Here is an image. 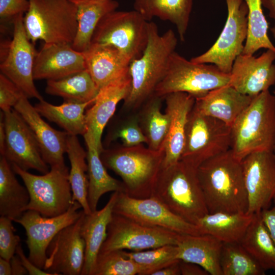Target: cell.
<instances>
[{"label": "cell", "mask_w": 275, "mask_h": 275, "mask_svg": "<svg viewBox=\"0 0 275 275\" xmlns=\"http://www.w3.org/2000/svg\"><path fill=\"white\" fill-rule=\"evenodd\" d=\"M228 16L225 26L214 44L190 61L211 63L222 72L230 74L237 57L242 53L248 34V9L244 0H226Z\"/></svg>", "instance_id": "obj_11"}, {"label": "cell", "mask_w": 275, "mask_h": 275, "mask_svg": "<svg viewBox=\"0 0 275 275\" xmlns=\"http://www.w3.org/2000/svg\"><path fill=\"white\" fill-rule=\"evenodd\" d=\"M273 151L275 153V146H274V149H273Z\"/></svg>", "instance_id": "obj_55"}, {"label": "cell", "mask_w": 275, "mask_h": 275, "mask_svg": "<svg viewBox=\"0 0 275 275\" xmlns=\"http://www.w3.org/2000/svg\"><path fill=\"white\" fill-rule=\"evenodd\" d=\"M86 69L83 52L68 43H45L37 52L34 79L57 80Z\"/></svg>", "instance_id": "obj_21"}, {"label": "cell", "mask_w": 275, "mask_h": 275, "mask_svg": "<svg viewBox=\"0 0 275 275\" xmlns=\"http://www.w3.org/2000/svg\"><path fill=\"white\" fill-rule=\"evenodd\" d=\"M143 268L127 257L123 250L100 252L92 275H142Z\"/></svg>", "instance_id": "obj_41"}, {"label": "cell", "mask_w": 275, "mask_h": 275, "mask_svg": "<svg viewBox=\"0 0 275 275\" xmlns=\"http://www.w3.org/2000/svg\"><path fill=\"white\" fill-rule=\"evenodd\" d=\"M83 53L86 69L99 91L129 73L130 61L112 46L91 43Z\"/></svg>", "instance_id": "obj_24"}, {"label": "cell", "mask_w": 275, "mask_h": 275, "mask_svg": "<svg viewBox=\"0 0 275 275\" xmlns=\"http://www.w3.org/2000/svg\"><path fill=\"white\" fill-rule=\"evenodd\" d=\"M85 214L60 231L50 241L44 270L51 275H81L85 259V242L81 234Z\"/></svg>", "instance_id": "obj_18"}, {"label": "cell", "mask_w": 275, "mask_h": 275, "mask_svg": "<svg viewBox=\"0 0 275 275\" xmlns=\"http://www.w3.org/2000/svg\"><path fill=\"white\" fill-rule=\"evenodd\" d=\"M23 24L29 40L72 44L77 31V8L71 0H29Z\"/></svg>", "instance_id": "obj_6"}, {"label": "cell", "mask_w": 275, "mask_h": 275, "mask_svg": "<svg viewBox=\"0 0 275 275\" xmlns=\"http://www.w3.org/2000/svg\"><path fill=\"white\" fill-rule=\"evenodd\" d=\"M24 14L13 19V34L8 51L0 64L1 73L12 80L28 98L43 99L34 82V65L37 54L23 24Z\"/></svg>", "instance_id": "obj_13"}, {"label": "cell", "mask_w": 275, "mask_h": 275, "mask_svg": "<svg viewBox=\"0 0 275 275\" xmlns=\"http://www.w3.org/2000/svg\"><path fill=\"white\" fill-rule=\"evenodd\" d=\"M197 173L209 213H247L242 161L231 149L203 162Z\"/></svg>", "instance_id": "obj_1"}, {"label": "cell", "mask_w": 275, "mask_h": 275, "mask_svg": "<svg viewBox=\"0 0 275 275\" xmlns=\"http://www.w3.org/2000/svg\"><path fill=\"white\" fill-rule=\"evenodd\" d=\"M149 22L134 9L116 10L101 19L91 43L112 46L131 62L140 58L146 47Z\"/></svg>", "instance_id": "obj_9"}, {"label": "cell", "mask_w": 275, "mask_h": 275, "mask_svg": "<svg viewBox=\"0 0 275 275\" xmlns=\"http://www.w3.org/2000/svg\"><path fill=\"white\" fill-rule=\"evenodd\" d=\"M107 143L120 139L122 146L132 147L143 143L147 144V139L139 124L138 114L133 115L107 136Z\"/></svg>", "instance_id": "obj_42"}, {"label": "cell", "mask_w": 275, "mask_h": 275, "mask_svg": "<svg viewBox=\"0 0 275 275\" xmlns=\"http://www.w3.org/2000/svg\"><path fill=\"white\" fill-rule=\"evenodd\" d=\"M3 112V111H2ZM4 114L6 141L4 154L11 164L21 169H34L43 174L49 171L35 138L24 120L14 108Z\"/></svg>", "instance_id": "obj_16"}, {"label": "cell", "mask_w": 275, "mask_h": 275, "mask_svg": "<svg viewBox=\"0 0 275 275\" xmlns=\"http://www.w3.org/2000/svg\"><path fill=\"white\" fill-rule=\"evenodd\" d=\"M152 197L176 215L194 225L209 213L197 169L182 160L163 167Z\"/></svg>", "instance_id": "obj_4"}, {"label": "cell", "mask_w": 275, "mask_h": 275, "mask_svg": "<svg viewBox=\"0 0 275 275\" xmlns=\"http://www.w3.org/2000/svg\"><path fill=\"white\" fill-rule=\"evenodd\" d=\"M220 264L223 275H264L265 272L239 242L223 243Z\"/></svg>", "instance_id": "obj_39"}, {"label": "cell", "mask_w": 275, "mask_h": 275, "mask_svg": "<svg viewBox=\"0 0 275 275\" xmlns=\"http://www.w3.org/2000/svg\"><path fill=\"white\" fill-rule=\"evenodd\" d=\"M16 254L19 257L23 266L28 271V274L51 275L50 273L36 266L32 261L30 260L29 258H27L25 256L21 244H19L17 246L16 251Z\"/></svg>", "instance_id": "obj_46"}, {"label": "cell", "mask_w": 275, "mask_h": 275, "mask_svg": "<svg viewBox=\"0 0 275 275\" xmlns=\"http://www.w3.org/2000/svg\"><path fill=\"white\" fill-rule=\"evenodd\" d=\"M181 235L113 213L107 227L106 238L99 253L125 249L139 251L167 244L177 245Z\"/></svg>", "instance_id": "obj_12"}, {"label": "cell", "mask_w": 275, "mask_h": 275, "mask_svg": "<svg viewBox=\"0 0 275 275\" xmlns=\"http://www.w3.org/2000/svg\"><path fill=\"white\" fill-rule=\"evenodd\" d=\"M6 141V132L4 121V114L1 112L0 118V153L1 156L4 154Z\"/></svg>", "instance_id": "obj_51"}, {"label": "cell", "mask_w": 275, "mask_h": 275, "mask_svg": "<svg viewBox=\"0 0 275 275\" xmlns=\"http://www.w3.org/2000/svg\"><path fill=\"white\" fill-rule=\"evenodd\" d=\"M0 275H12L10 261L0 257Z\"/></svg>", "instance_id": "obj_52"}, {"label": "cell", "mask_w": 275, "mask_h": 275, "mask_svg": "<svg viewBox=\"0 0 275 275\" xmlns=\"http://www.w3.org/2000/svg\"><path fill=\"white\" fill-rule=\"evenodd\" d=\"M250 214L269 208L275 201V153H252L242 161Z\"/></svg>", "instance_id": "obj_17"}, {"label": "cell", "mask_w": 275, "mask_h": 275, "mask_svg": "<svg viewBox=\"0 0 275 275\" xmlns=\"http://www.w3.org/2000/svg\"><path fill=\"white\" fill-rule=\"evenodd\" d=\"M10 262L12 275L28 274V271L23 266L19 257L16 254L11 258Z\"/></svg>", "instance_id": "obj_49"}, {"label": "cell", "mask_w": 275, "mask_h": 275, "mask_svg": "<svg viewBox=\"0 0 275 275\" xmlns=\"http://www.w3.org/2000/svg\"><path fill=\"white\" fill-rule=\"evenodd\" d=\"M248 7V34L243 54L253 55L261 48L275 52V47L270 40L268 24L263 13L261 0H244Z\"/></svg>", "instance_id": "obj_38"}, {"label": "cell", "mask_w": 275, "mask_h": 275, "mask_svg": "<svg viewBox=\"0 0 275 275\" xmlns=\"http://www.w3.org/2000/svg\"><path fill=\"white\" fill-rule=\"evenodd\" d=\"M99 89L89 72L85 69L64 78L48 80L46 93L62 97L64 101L94 102Z\"/></svg>", "instance_id": "obj_36"}, {"label": "cell", "mask_w": 275, "mask_h": 275, "mask_svg": "<svg viewBox=\"0 0 275 275\" xmlns=\"http://www.w3.org/2000/svg\"><path fill=\"white\" fill-rule=\"evenodd\" d=\"M239 243L265 271L275 270V243L260 213L254 214Z\"/></svg>", "instance_id": "obj_34"}, {"label": "cell", "mask_w": 275, "mask_h": 275, "mask_svg": "<svg viewBox=\"0 0 275 275\" xmlns=\"http://www.w3.org/2000/svg\"><path fill=\"white\" fill-rule=\"evenodd\" d=\"M11 164L3 156L0 158V215L13 221L26 211L30 202L29 191L17 180Z\"/></svg>", "instance_id": "obj_32"}, {"label": "cell", "mask_w": 275, "mask_h": 275, "mask_svg": "<svg viewBox=\"0 0 275 275\" xmlns=\"http://www.w3.org/2000/svg\"><path fill=\"white\" fill-rule=\"evenodd\" d=\"M12 221L7 217H0V257L8 261L16 254L20 244L19 236L14 233Z\"/></svg>", "instance_id": "obj_43"}, {"label": "cell", "mask_w": 275, "mask_h": 275, "mask_svg": "<svg viewBox=\"0 0 275 275\" xmlns=\"http://www.w3.org/2000/svg\"><path fill=\"white\" fill-rule=\"evenodd\" d=\"M230 82V74L222 72L215 65L194 63L174 51L167 73L154 94L164 98L170 93L184 92L197 99Z\"/></svg>", "instance_id": "obj_7"}, {"label": "cell", "mask_w": 275, "mask_h": 275, "mask_svg": "<svg viewBox=\"0 0 275 275\" xmlns=\"http://www.w3.org/2000/svg\"><path fill=\"white\" fill-rule=\"evenodd\" d=\"M11 166L29 193L26 211L34 210L47 217L56 216L66 212L74 201L66 166L52 167L41 175L30 173L15 164Z\"/></svg>", "instance_id": "obj_8"}, {"label": "cell", "mask_w": 275, "mask_h": 275, "mask_svg": "<svg viewBox=\"0 0 275 275\" xmlns=\"http://www.w3.org/2000/svg\"><path fill=\"white\" fill-rule=\"evenodd\" d=\"M94 102L64 101L60 105H56L43 99L34 107L42 117L56 123L68 134L83 136L87 130L86 110Z\"/></svg>", "instance_id": "obj_33"}, {"label": "cell", "mask_w": 275, "mask_h": 275, "mask_svg": "<svg viewBox=\"0 0 275 275\" xmlns=\"http://www.w3.org/2000/svg\"><path fill=\"white\" fill-rule=\"evenodd\" d=\"M180 261L164 267L155 271L152 275H179L181 274Z\"/></svg>", "instance_id": "obj_50"}, {"label": "cell", "mask_w": 275, "mask_h": 275, "mask_svg": "<svg viewBox=\"0 0 275 275\" xmlns=\"http://www.w3.org/2000/svg\"><path fill=\"white\" fill-rule=\"evenodd\" d=\"M252 99V97L227 85L196 99L194 107L200 113L217 119L231 127Z\"/></svg>", "instance_id": "obj_25"}, {"label": "cell", "mask_w": 275, "mask_h": 275, "mask_svg": "<svg viewBox=\"0 0 275 275\" xmlns=\"http://www.w3.org/2000/svg\"><path fill=\"white\" fill-rule=\"evenodd\" d=\"M124 254L141 266L142 275H152L155 271L179 261L177 245L167 244L147 251L126 252Z\"/></svg>", "instance_id": "obj_40"}, {"label": "cell", "mask_w": 275, "mask_h": 275, "mask_svg": "<svg viewBox=\"0 0 275 275\" xmlns=\"http://www.w3.org/2000/svg\"><path fill=\"white\" fill-rule=\"evenodd\" d=\"M24 95L12 80L3 74H0V107L6 112L13 108Z\"/></svg>", "instance_id": "obj_44"}, {"label": "cell", "mask_w": 275, "mask_h": 275, "mask_svg": "<svg viewBox=\"0 0 275 275\" xmlns=\"http://www.w3.org/2000/svg\"><path fill=\"white\" fill-rule=\"evenodd\" d=\"M86 144L88 164V202L92 212L97 210L101 196L110 191L124 193V186L111 176L100 158V152L92 134L87 131L83 135Z\"/></svg>", "instance_id": "obj_28"}, {"label": "cell", "mask_w": 275, "mask_h": 275, "mask_svg": "<svg viewBox=\"0 0 275 275\" xmlns=\"http://www.w3.org/2000/svg\"><path fill=\"white\" fill-rule=\"evenodd\" d=\"M81 205L74 201L65 213L52 217L43 216L32 210L25 211L14 222L25 229L29 259L36 266L43 269L47 248L55 235L65 227L74 223L84 212Z\"/></svg>", "instance_id": "obj_14"}, {"label": "cell", "mask_w": 275, "mask_h": 275, "mask_svg": "<svg viewBox=\"0 0 275 275\" xmlns=\"http://www.w3.org/2000/svg\"><path fill=\"white\" fill-rule=\"evenodd\" d=\"M130 88L131 77L128 73L101 88L92 106L86 112L87 131L92 134L100 153L104 149L101 142L103 130L119 102L127 97Z\"/></svg>", "instance_id": "obj_22"}, {"label": "cell", "mask_w": 275, "mask_h": 275, "mask_svg": "<svg viewBox=\"0 0 275 275\" xmlns=\"http://www.w3.org/2000/svg\"><path fill=\"white\" fill-rule=\"evenodd\" d=\"M177 41L172 29L161 35L157 25L149 22L146 47L141 56L129 64L131 88L124 100V108L134 111L154 94L157 86L167 73Z\"/></svg>", "instance_id": "obj_2"}, {"label": "cell", "mask_w": 275, "mask_h": 275, "mask_svg": "<svg viewBox=\"0 0 275 275\" xmlns=\"http://www.w3.org/2000/svg\"><path fill=\"white\" fill-rule=\"evenodd\" d=\"M165 112L170 118L169 130L164 143L163 167L178 162L184 144L185 132L189 114L196 99L184 92H174L166 95Z\"/></svg>", "instance_id": "obj_23"}, {"label": "cell", "mask_w": 275, "mask_h": 275, "mask_svg": "<svg viewBox=\"0 0 275 275\" xmlns=\"http://www.w3.org/2000/svg\"><path fill=\"white\" fill-rule=\"evenodd\" d=\"M163 98L153 94L137 114L140 127L147 139V147L155 151L164 147L170 128L169 115L161 112Z\"/></svg>", "instance_id": "obj_35"}, {"label": "cell", "mask_w": 275, "mask_h": 275, "mask_svg": "<svg viewBox=\"0 0 275 275\" xmlns=\"http://www.w3.org/2000/svg\"><path fill=\"white\" fill-rule=\"evenodd\" d=\"M275 52L267 49L258 57L241 53L235 60L230 85L252 98L275 84Z\"/></svg>", "instance_id": "obj_19"}, {"label": "cell", "mask_w": 275, "mask_h": 275, "mask_svg": "<svg viewBox=\"0 0 275 275\" xmlns=\"http://www.w3.org/2000/svg\"><path fill=\"white\" fill-rule=\"evenodd\" d=\"M104 166L119 175L124 186V193L130 197H151L163 168L164 147L155 151L143 144L103 149L100 153Z\"/></svg>", "instance_id": "obj_3"}, {"label": "cell", "mask_w": 275, "mask_h": 275, "mask_svg": "<svg viewBox=\"0 0 275 275\" xmlns=\"http://www.w3.org/2000/svg\"><path fill=\"white\" fill-rule=\"evenodd\" d=\"M262 6L267 9L269 11V16L274 21L275 28V0H261Z\"/></svg>", "instance_id": "obj_53"}, {"label": "cell", "mask_w": 275, "mask_h": 275, "mask_svg": "<svg viewBox=\"0 0 275 275\" xmlns=\"http://www.w3.org/2000/svg\"><path fill=\"white\" fill-rule=\"evenodd\" d=\"M13 108L32 130L44 161L50 168L66 166L64 155L66 152L68 134L54 129L43 120L25 95Z\"/></svg>", "instance_id": "obj_20"}, {"label": "cell", "mask_w": 275, "mask_h": 275, "mask_svg": "<svg viewBox=\"0 0 275 275\" xmlns=\"http://www.w3.org/2000/svg\"><path fill=\"white\" fill-rule=\"evenodd\" d=\"M223 243L208 234H181L177 245L178 258L199 265L210 274L223 275L220 264Z\"/></svg>", "instance_id": "obj_27"}, {"label": "cell", "mask_w": 275, "mask_h": 275, "mask_svg": "<svg viewBox=\"0 0 275 275\" xmlns=\"http://www.w3.org/2000/svg\"><path fill=\"white\" fill-rule=\"evenodd\" d=\"M181 274L207 275L209 273L202 267L196 264L180 260L179 263Z\"/></svg>", "instance_id": "obj_48"}, {"label": "cell", "mask_w": 275, "mask_h": 275, "mask_svg": "<svg viewBox=\"0 0 275 275\" xmlns=\"http://www.w3.org/2000/svg\"><path fill=\"white\" fill-rule=\"evenodd\" d=\"M253 215L248 213H208L199 219L197 225L203 235H210L223 243L239 242Z\"/></svg>", "instance_id": "obj_31"}, {"label": "cell", "mask_w": 275, "mask_h": 275, "mask_svg": "<svg viewBox=\"0 0 275 275\" xmlns=\"http://www.w3.org/2000/svg\"><path fill=\"white\" fill-rule=\"evenodd\" d=\"M118 191L112 194L108 201L100 210L85 214L81 234L85 242V259L81 275H92L100 249L107 236L108 225L113 214V208Z\"/></svg>", "instance_id": "obj_26"}, {"label": "cell", "mask_w": 275, "mask_h": 275, "mask_svg": "<svg viewBox=\"0 0 275 275\" xmlns=\"http://www.w3.org/2000/svg\"><path fill=\"white\" fill-rule=\"evenodd\" d=\"M230 149L239 160L275 146V96L269 90L253 99L231 126Z\"/></svg>", "instance_id": "obj_5"}, {"label": "cell", "mask_w": 275, "mask_h": 275, "mask_svg": "<svg viewBox=\"0 0 275 275\" xmlns=\"http://www.w3.org/2000/svg\"><path fill=\"white\" fill-rule=\"evenodd\" d=\"M77 8V28L72 47L84 52L89 47L97 25L107 13L116 10L115 0H71Z\"/></svg>", "instance_id": "obj_30"}, {"label": "cell", "mask_w": 275, "mask_h": 275, "mask_svg": "<svg viewBox=\"0 0 275 275\" xmlns=\"http://www.w3.org/2000/svg\"><path fill=\"white\" fill-rule=\"evenodd\" d=\"M270 30H271V32H272V33L273 34L274 37L275 38V28L273 27V28H271ZM274 96H275V92H274Z\"/></svg>", "instance_id": "obj_54"}, {"label": "cell", "mask_w": 275, "mask_h": 275, "mask_svg": "<svg viewBox=\"0 0 275 275\" xmlns=\"http://www.w3.org/2000/svg\"><path fill=\"white\" fill-rule=\"evenodd\" d=\"M194 0H134L133 9L148 21L153 18L174 24L181 41L185 40Z\"/></svg>", "instance_id": "obj_29"}, {"label": "cell", "mask_w": 275, "mask_h": 275, "mask_svg": "<svg viewBox=\"0 0 275 275\" xmlns=\"http://www.w3.org/2000/svg\"><path fill=\"white\" fill-rule=\"evenodd\" d=\"M113 213L142 224L169 230L184 235H203L199 227L176 215L153 197L138 199L118 192Z\"/></svg>", "instance_id": "obj_15"}, {"label": "cell", "mask_w": 275, "mask_h": 275, "mask_svg": "<svg viewBox=\"0 0 275 275\" xmlns=\"http://www.w3.org/2000/svg\"><path fill=\"white\" fill-rule=\"evenodd\" d=\"M66 153L71 169L69 179L73 200L77 201L86 214L92 212L88 202V178L87 151L81 146L77 135L68 134Z\"/></svg>", "instance_id": "obj_37"}, {"label": "cell", "mask_w": 275, "mask_h": 275, "mask_svg": "<svg viewBox=\"0 0 275 275\" xmlns=\"http://www.w3.org/2000/svg\"><path fill=\"white\" fill-rule=\"evenodd\" d=\"M29 0H0V17L2 20L13 19L28 10Z\"/></svg>", "instance_id": "obj_45"}, {"label": "cell", "mask_w": 275, "mask_h": 275, "mask_svg": "<svg viewBox=\"0 0 275 275\" xmlns=\"http://www.w3.org/2000/svg\"><path fill=\"white\" fill-rule=\"evenodd\" d=\"M231 132V126L194 106L188 115L180 160L197 169L205 161L230 149Z\"/></svg>", "instance_id": "obj_10"}, {"label": "cell", "mask_w": 275, "mask_h": 275, "mask_svg": "<svg viewBox=\"0 0 275 275\" xmlns=\"http://www.w3.org/2000/svg\"><path fill=\"white\" fill-rule=\"evenodd\" d=\"M272 207L262 210L260 212L262 219L267 227L275 243V201Z\"/></svg>", "instance_id": "obj_47"}]
</instances>
